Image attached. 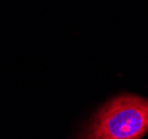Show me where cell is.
<instances>
[{"mask_svg": "<svg viewBox=\"0 0 148 139\" xmlns=\"http://www.w3.org/2000/svg\"><path fill=\"white\" fill-rule=\"evenodd\" d=\"M148 132V99L121 94L104 103L79 139H141Z\"/></svg>", "mask_w": 148, "mask_h": 139, "instance_id": "cell-1", "label": "cell"}]
</instances>
